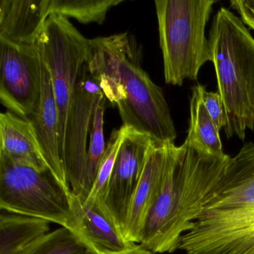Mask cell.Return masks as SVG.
Wrapping results in <instances>:
<instances>
[{
    "label": "cell",
    "instance_id": "obj_1",
    "mask_svg": "<svg viewBox=\"0 0 254 254\" xmlns=\"http://www.w3.org/2000/svg\"><path fill=\"white\" fill-rule=\"evenodd\" d=\"M230 158L214 155L187 139L181 146L166 142L161 185L139 244L157 254L178 250L181 236L192 228Z\"/></svg>",
    "mask_w": 254,
    "mask_h": 254
},
{
    "label": "cell",
    "instance_id": "obj_2",
    "mask_svg": "<svg viewBox=\"0 0 254 254\" xmlns=\"http://www.w3.org/2000/svg\"><path fill=\"white\" fill-rule=\"evenodd\" d=\"M142 48L133 35L90 40L87 64L106 99L118 108L123 126L175 143L176 129L163 90L142 68Z\"/></svg>",
    "mask_w": 254,
    "mask_h": 254
},
{
    "label": "cell",
    "instance_id": "obj_3",
    "mask_svg": "<svg viewBox=\"0 0 254 254\" xmlns=\"http://www.w3.org/2000/svg\"><path fill=\"white\" fill-rule=\"evenodd\" d=\"M208 41L227 120L226 136L245 140L247 129L254 131V37L239 17L221 7Z\"/></svg>",
    "mask_w": 254,
    "mask_h": 254
},
{
    "label": "cell",
    "instance_id": "obj_4",
    "mask_svg": "<svg viewBox=\"0 0 254 254\" xmlns=\"http://www.w3.org/2000/svg\"><path fill=\"white\" fill-rule=\"evenodd\" d=\"M216 1L156 0L160 46L166 84L196 81L204 64L212 62L205 29Z\"/></svg>",
    "mask_w": 254,
    "mask_h": 254
},
{
    "label": "cell",
    "instance_id": "obj_5",
    "mask_svg": "<svg viewBox=\"0 0 254 254\" xmlns=\"http://www.w3.org/2000/svg\"><path fill=\"white\" fill-rule=\"evenodd\" d=\"M70 189L50 169L39 172L0 153V208L10 213L41 218L75 232L76 219Z\"/></svg>",
    "mask_w": 254,
    "mask_h": 254
},
{
    "label": "cell",
    "instance_id": "obj_6",
    "mask_svg": "<svg viewBox=\"0 0 254 254\" xmlns=\"http://www.w3.org/2000/svg\"><path fill=\"white\" fill-rule=\"evenodd\" d=\"M41 59L50 72L59 112L61 155L69 110L80 72L87 63L90 40L62 14H50L38 37ZM64 162V161H63Z\"/></svg>",
    "mask_w": 254,
    "mask_h": 254
},
{
    "label": "cell",
    "instance_id": "obj_7",
    "mask_svg": "<svg viewBox=\"0 0 254 254\" xmlns=\"http://www.w3.org/2000/svg\"><path fill=\"white\" fill-rule=\"evenodd\" d=\"M0 102L10 112L28 120L38 110L42 93L39 47L0 41Z\"/></svg>",
    "mask_w": 254,
    "mask_h": 254
},
{
    "label": "cell",
    "instance_id": "obj_8",
    "mask_svg": "<svg viewBox=\"0 0 254 254\" xmlns=\"http://www.w3.org/2000/svg\"><path fill=\"white\" fill-rule=\"evenodd\" d=\"M154 142L147 133L125 126L124 138L109 182L97 199L124 236L132 200Z\"/></svg>",
    "mask_w": 254,
    "mask_h": 254
},
{
    "label": "cell",
    "instance_id": "obj_9",
    "mask_svg": "<svg viewBox=\"0 0 254 254\" xmlns=\"http://www.w3.org/2000/svg\"><path fill=\"white\" fill-rule=\"evenodd\" d=\"M101 92L86 63L80 72L69 110L62 153L71 191L78 197L82 195L84 187L87 137L90 135L93 107Z\"/></svg>",
    "mask_w": 254,
    "mask_h": 254
},
{
    "label": "cell",
    "instance_id": "obj_10",
    "mask_svg": "<svg viewBox=\"0 0 254 254\" xmlns=\"http://www.w3.org/2000/svg\"><path fill=\"white\" fill-rule=\"evenodd\" d=\"M254 209V142L244 144L230 157L218 184L206 197L202 212Z\"/></svg>",
    "mask_w": 254,
    "mask_h": 254
},
{
    "label": "cell",
    "instance_id": "obj_11",
    "mask_svg": "<svg viewBox=\"0 0 254 254\" xmlns=\"http://www.w3.org/2000/svg\"><path fill=\"white\" fill-rule=\"evenodd\" d=\"M72 205L76 219L74 233L90 245L96 254L123 252L137 245L125 237L99 200L84 201L73 194Z\"/></svg>",
    "mask_w": 254,
    "mask_h": 254
},
{
    "label": "cell",
    "instance_id": "obj_12",
    "mask_svg": "<svg viewBox=\"0 0 254 254\" xmlns=\"http://www.w3.org/2000/svg\"><path fill=\"white\" fill-rule=\"evenodd\" d=\"M43 62V60H42ZM32 123L44 160L52 173L66 188L70 189L61 155L59 112L50 72L43 62V87L36 112L28 119Z\"/></svg>",
    "mask_w": 254,
    "mask_h": 254
},
{
    "label": "cell",
    "instance_id": "obj_13",
    "mask_svg": "<svg viewBox=\"0 0 254 254\" xmlns=\"http://www.w3.org/2000/svg\"><path fill=\"white\" fill-rule=\"evenodd\" d=\"M48 17L47 0H0V41L37 44Z\"/></svg>",
    "mask_w": 254,
    "mask_h": 254
},
{
    "label": "cell",
    "instance_id": "obj_14",
    "mask_svg": "<svg viewBox=\"0 0 254 254\" xmlns=\"http://www.w3.org/2000/svg\"><path fill=\"white\" fill-rule=\"evenodd\" d=\"M165 160L166 143L153 142L127 216L125 236L130 242H140L144 223L161 185Z\"/></svg>",
    "mask_w": 254,
    "mask_h": 254
},
{
    "label": "cell",
    "instance_id": "obj_15",
    "mask_svg": "<svg viewBox=\"0 0 254 254\" xmlns=\"http://www.w3.org/2000/svg\"><path fill=\"white\" fill-rule=\"evenodd\" d=\"M0 153L17 164L43 172L46 163L33 126L8 111L0 114Z\"/></svg>",
    "mask_w": 254,
    "mask_h": 254
},
{
    "label": "cell",
    "instance_id": "obj_16",
    "mask_svg": "<svg viewBox=\"0 0 254 254\" xmlns=\"http://www.w3.org/2000/svg\"><path fill=\"white\" fill-rule=\"evenodd\" d=\"M50 222L41 218L2 213L0 215V254H20L50 233Z\"/></svg>",
    "mask_w": 254,
    "mask_h": 254
},
{
    "label": "cell",
    "instance_id": "obj_17",
    "mask_svg": "<svg viewBox=\"0 0 254 254\" xmlns=\"http://www.w3.org/2000/svg\"><path fill=\"white\" fill-rule=\"evenodd\" d=\"M201 84L191 88L190 99V121L187 140L201 147L214 155H225L223 151L219 131L203 105L200 91Z\"/></svg>",
    "mask_w": 254,
    "mask_h": 254
},
{
    "label": "cell",
    "instance_id": "obj_18",
    "mask_svg": "<svg viewBox=\"0 0 254 254\" xmlns=\"http://www.w3.org/2000/svg\"><path fill=\"white\" fill-rule=\"evenodd\" d=\"M106 98L101 92L98 95L93 107L90 126V142L86 157L84 187L82 195L79 197L82 200L87 198L91 191L101 160L106 149L104 135V115L106 108Z\"/></svg>",
    "mask_w": 254,
    "mask_h": 254
},
{
    "label": "cell",
    "instance_id": "obj_19",
    "mask_svg": "<svg viewBox=\"0 0 254 254\" xmlns=\"http://www.w3.org/2000/svg\"><path fill=\"white\" fill-rule=\"evenodd\" d=\"M124 0H47V15L59 14L72 17L83 24L101 25L113 7Z\"/></svg>",
    "mask_w": 254,
    "mask_h": 254
},
{
    "label": "cell",
    "instance_id": "obj_20",
    "mask_svg": "<svg viewBox=\"0 0 254 254\" xmlns=\"http://www.w3.org/2000/svg\"><path fill=\"white\" fill-rule=\"evenodd\" d=\"M20 254H97L82 239L62 227L38 239Z\"/></svg>",
    "mask_w": 254,
    "mask_h": 254
},
{
    "label": "cell",
    "instance_id": "obj_21",
    "mask_svg": "<svg viewBox=\"0 0 254 254\" xmlns=\"http://www.w3.org/2000/svg\"><path fill=\"white\" fill-rule=\"evenodd\" d=\"M187 254H254V225L186 251Z\"/></svg>",
    "mask_w": 254,
    "mask_h": 254
},
{
    "label": "cell",
    "instance_id": "obj_22",
    "mask_svg": "<svg viewBox=\"0 0 254 254\" xmlns=\"http://www.w3.org/2000/svg\"><path fill=\"white\" fill-rule=\"evenodd\" d=\"M124 126H122L120 128L114 129L113 130L108 140L105 154L101 160L91 191L87 198L84 201L95 202L103 194L112 174L116 158L124 138Z\"/></svg>",
    "mask_w": 254,
    "mask_h": 254
},
{
    "label": "cell",
    "instance_id": "obj_23",
    "mask_svg": "<svg viewBox=\"0 0 254 254\" xmlns=\"http://www.w3.org/2000/svg\"><path fill=\"white\" fill-rule=\"evenodd\" d=\"M201 91V98L203 105H205L206 111L209 117L212 119L214 125L217 130L220 131L221 127H225L227 126L225 112H224V105L221 101V96L218 92H208L206 87L202 85L200 87Z\"/></svg>",
    "mask_w": 254,
    "mask_h": 254
},
{
    "label": "cell",
    "instance_id": "obj_24",
    "mask_svg": "<svg viewBox=\"0 0 254 254\" xmlns=\"http://www.w3.org/2000/svg\"><path fill=\"white\" fill-rule=\"evenodd\" d=\"M230 3L240 15L242 23L254 31V0H231Z\"/></svg>",
    "mask_w": 254,
    "mask_h": 254
},
{
    "label": "cell",
    "instance_id": "obj_25",
    "mask_svg": "<svg viewBox=\"0 0 254 254\" xmlns=\"http://www.w3.org/2000/svg\"><path fill=\"white\" fill-rule=\"evenodd\" d=\"M154 254V253L151 252V251L147 249L146 248L139 244V245H136L135 248H132V249L123 251V252L114 253V254Z\"/></svg>",
    "mask_w": 254,
    "mask_h": 254
}]
</instances>
